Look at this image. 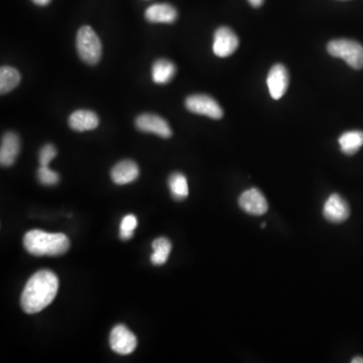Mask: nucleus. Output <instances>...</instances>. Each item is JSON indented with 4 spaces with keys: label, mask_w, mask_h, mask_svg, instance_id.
I'll return each mask as SVG.
<instances>
[{
    "label": "nucleus",
    "mask_w": 363,
    "mask_h": 363,
    "mask_svg": "<svg viewBox=\"0 0 363 363\" xmlns=\"http://www.w3.org/2000/svg\"><path fill=\"white\" fill-rule=\"evenodd\" d=\"M152 246L154 253L150 257V261H152V264L162 266V264L167 263L172 250L171 242L165 237L156 238L152 242Z\"/></svg>",
    "instance_id": "20"
},
{
    "label": "nucleus",
    "mask_w": 363,
    "mask_h": 363,
    "mask_svg": "<svg viewBox=\"0 0 363 363\" xmlns=\"http://www.w3.org/2000/svg\"><path fill=\"white\" fill-rule=\"evenodd\" d=\"M69 126L75 132H83L93 130L99 126V118L93 111H75L69 117Z\"/></svg>",
    "instance_id": "13"
},
{
    "label": "nucleus",
    "mask_w": 363,
    "mask_h": 363,
    "mask_svg": "<svg viewBox=\"0 0 363 363\" xmlns=\"http://www.w3.org/2000/svg\"><path fill=\"white\" fill-rule=\"evenodd\" d=\"M186 108L195 115H205L213 119L223 117V109L213 97L205 94L189 96L185 101Z\"/></svg>",
    "instance_id": "5"
},
{
    "label": "nucleus",
    "mask_w": 363,
    "mask_h": 363,
    "mask_svg": "<svg viewBox=\"0 0 363 363\" xmlns=\"http://www.w3.org/2000/svg\"><path fill=\"white\" fill-rule=\"evenodd\" d=\"M21 74L14 67H1L0 69V92L1 94L12 91L21 82Z\"/></svg>",
    "instance_id": "18"
},
{
    "label": "nucleus",
    "mask_w": 363,
    "mask_h": 363,
    "mask_svg": "<svg viewBox=\"0 0 363 363\" xmlns=\"http://www.w3.org/2000/svg\"><path fill=\"white\" fill-rule=\"evenodd\" d=\"M266 223H263V224L261 225V229H266Z\"/></svg>",
    "instance_id": "27"
},
{
    "label": "nucleus",
    "mask_w": 363,
    "mask_h": 363,
    "mask_svg": "<svg viewBox=\"0 0 363 363\" xmlns=\"http://www.w3.org/2000/svg\"><path fill=\"white\" fill-rule=\"evenodd\" d=\"M21 152V141L14 132H6L2 137L0 148V164L2 167H10L16 162Z\"/></svg>",
    "instance_id": "12"
},
{
    "label": "nucleus",
    "mask_w": 363,
    "mask_h": 363,
    "mask_svg": "<svg viewBox=\"0 0 363 363\" xmlns=\"http://www.w3.org/2000/svg\"><path fill=\"white\" fill-rule=\"evenodd\" d=\"M34 3L38 4V5H47V4L50 3L51 0H32Z\"/></svg>",
    "instance_id": "25"
},
{
    "label": "nucleus",
    "mask_w": 363,
    "mask_h": 363,
    "mask_svg": "<svg viewBox=\"0 0 363 363\" xmlns=\"http://www.w3.org/2000/svg\"><path fill=\"white\" fill-rule=\"evenodd\" d=\"M175 64L167 59L156 60L152 68V78L156 84H167L173 80L176 75Z\"/></svg>",
    "instance_id": "16"
},
{
    "label": "nucleus",
    "mask_w": 363,
    "mask_h": 363,
    "mask_svg": "<svg viewBox=\"0 0 363 363\" xmlns=\"http://www.w3.org/2000/svg\"><path fill=\"white\" fill-rule=\"evenodd\" d=\"M239 46L236 34L227 27H221L214 34L213 51L219 58L231 56Z\"/></svg>",
    "instance_id": "8"
},
{
    "label": "nucleus",
    "mask_w": 363,
    "mask_h": 363,
    "mask_svg": "<svg viewBox=\"0 0 363 363\" xmlns=\"http://www.w3.org/2000/svg\"><path fill=\"white\" fill-rule=\"evenodd\" d=\"M169 188L172 196L178 201L186 199L189 195L188 181L182 173H173L169 178Z\"/></svg>",
    "instance_id": "19"
},
{
    "label": "nucleus",
    "mask_w": 363,
    "mask_h": 363,
    "mask_svg": "<svg viewBox=\"0 0 363 363\" xmlns=\"http://www.w3.org/2000/svg\"><path fill=\"white\" fill-rule=\"evenodd\" d=\"M145 16L150 23H173L177 19L178 12L171 4L156 3L145 10Z\"/></svg>",
    "instance_id": "15"
},
{
    "label": "nucleus",
    "mask_w": 363,
    "mask_h": 363,
    "mask_svg": "<svg viewBox=\"0 0 363 363\" xmlns=\"http://www.w3.org/2000/svg\"><path fill=\"white\" fill-rule=\"evenodd\" d=\"M23 246L27 253L36 257H59L69 250L70 240L63 233H49L34 229L25 234Z\"/></svg>",
    "instance_id": "2"
},
{
    "label": "nucleus",
    "mask_w": 363,
    "mask_h": 363,
    "mask_svg": "<svg viewBox=\"0 0 363 363\" xmlns=\"http://www.w3.org/2000/svg\"><path fill=\"white\" fill-rule=\"evenodd\" d=\"M56 156H57V149H56L55 145H51V143L44 145L42 150H40V154H38L40 165L49 167V165L56 158Z\"/></svg>",
    "instance_id": "23"
},
{
    "label": "nucleus",
    "mask_w": 363,
    "mask_h": 363,
    "mask_svg": "<svg viewBox=\"0 0 363 363\" xmlns=\"http://www.w3.org/2000/svg\"><path fill=\"white\" fill-rule=\"evenodd\" d=\"M341 152L347 156H353L363 145V132L360 130H352L343 133L338 141Z\"/></svg>",
    "instance_id": "17"
},
{
    "label": "nucleus",
    "mask_w": 363,
    "mask_h": 363,
    "mask_svg": "<svg viewBox=\"0 0 363 363\" xmlns=\"http://www.w3.org/2000/svg\"><path fill=\"white\" fill-rule=\"evenodd\" d=\"M76 47L82 61L88 65H96L102 56V44L99 36L89 25L79 30L76 38Z\"/></svg>",
    "instance_id": "3"
},
{
    "label": "nucleus",
    "mask_w": 363,
    "mask_h": 363,
    "mask_svg": "<svg viewBox=\"0 0 363 363\" xmlns=\"http://www.w3.org/2000/svg\"><path fill=\"white\" fill-rule=\"evenodd\" d=\"M352 363H363V358L362 356H356L351 360Z\"/></svg>",
    "instance_id": "26"
},
{
    "label": "nucleus",
    "mask_w": 363,
    "mask_h": 363,
    "mask_svg": "<svg viewBox=\"0 0 363 363\" xmlns=\"http://www.w3.org/2000/svg\"><path fill=\"white\" fill-rule=\"evenodd\" d=\"M137 226V219L134 215H126L122 219L121 224H120V237L121 239L128 240L132 237L134 233L135 229Z\"/></svg>",
    "instance_id": "22"
},
{
    "label": "nucleus",
    "mask_w": 363,
    "mask_h": 363,
    "mask_svg": "<svg viewBox=\"0 0 363 363\" xmlns=\"http://www.w3.org/2000/svg\"><path fill=\"white\" fill-rule=\"evenodd\" d=\"M139 176V165L130 160L122 161L111 169V179L117 185L130 184L135 181Z\"/></svg>",
    "instance_id": "14"
},
{
    "label": "nucleus",
    "mask_w": 363,
    "mask_h": 363,
    "mask_svg": "<svg viewBox=\"0 0 363 363\" xmlns=\"http://www.w3.org/2000/svg\"><path fill=\"white\" fill-rule=\"evenodd\" d=\"M248 2L253 8H259V6L263 5L264 0H248Z\"/></svg>",
    "instance_id": "24"
},
{
    "label": "nucleus",
    "mask_w": 363,
    "mask_h": 363,
    "mask_svg": "<svg viewBox=\"0 0 363 363\" xmlns=\"http://www.w3.org/2000/svg\"><path fill=\"white\" fill-rule=\"evenodd\" d=\"M110 347L116 353L128 355L137 347V340L132 331L124 325H117L110 333Z\"/></svg>",
    "instance_id": "7"
},
{
    "label": "nucleus",
    "mask_w": 363,
    "mask_h": 363,
    "mask_svg": "<svg viewBox=\"0 0 363 363\" xmlns=\"http://www.w3.org/2000/svg\"><path fill=\"white\" fill-rule=\"evenodd\" d=\"M323 216L328 222H344L350 216L349 204L339 194L330 195L324 204Z\"/></svg>",
    "instance_id": "9"
},
{
    "label": "nucleus",
    "mask_w": 363,
    "mask_h": 363,
    "mask_svg": "<svg viewBox=\"0 0 363 363\" xmlns=\"http://www.w3.org/2000/svg\"><path fill=\"white\" fill-rule=\"evenodd\" d=\"M135 126L143 132L154 133L163 139H169L173 135L171 126L164 118L152 113H143L135 119Z\"/></svg>",
    "instance_id": "6"
},
{
    "label": "nucleus",
    "mask_w": 363,
    "mask_h": 363,
    "mask_svg": "<svg viewBox=\"0 0 363 363\" xmlns=\"http://www.w3.org/2000/svg\"><path fill=\"white\" fill-rule=\"evenodd\" d=\"M290 77L287 68L281 64H277L270 68L266 84L270 90V96L274 100L281 99L285 95L289 87Z\"/></svg>",
    "instance_id": "11"
},
{
    "label": "nucleus",
    "mask_w": 363,
    "mask_h": 363,
    "mask_svg": "<svg viewBox=\"0 0 363 363\" xmlns=\"http://www.w3.org/2000/svg\"><path fill=\"white\" fill-rule=\"evenodd\" d=\"M327 51L332 57L340 58L355 70L363 68V46L356 40L339 38L327 45Z\"/></svg>",
    "instance_id": "4"
},
{
    "label": "nucleus",
    "mask_w": 363,
    "mask_h": 363,
    "mask_svg": "<svg viewBox=\"0 0 363 363\" xmlns=\"http://www.w3.org/2000/svg\"><path fill=\"white\" fill-rule=\"evenodd\" d=\"M59 290V280L53 272L42 270L31 277L21 294V305L27 314H36L53 302Z\"/></svg>",
    "instance_id": "1"
},
{
    "label": "nucleus",
    "mask_w": 363,
    "mask_h": 363,
    "mask_svg": "<svg viewBox=\"0 0 363 363\" xmlns=\"http://www.w3.org/2000/svg\"><path fill=\"white\" fill-rule=\"evenodd\" d=\"M239 207L246 213L261 216L268 210V203L263 193L257 188H251L244 191L238 199Z\"/></svg>",
    "instance_id": "10"
},
{
    "label": "nucleus",
    "mask_w": 363,
    "mask_h": 363,
    "mask_svg": "<svg viewBox=\"0 0 363 363\" xmlns=\"http://www.w3.org/2000/svg\"><path fill=\"white\" fill-rule=\"evenodd\" d=\"M38 180L44 186H55L60 182V176L57 172L53 171L49 167L40 165L38 169Z\"/></svg>",
    "instance_id": "21"
}]
</instances>
